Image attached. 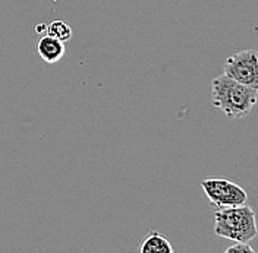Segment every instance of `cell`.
I'll return each instance as SVG.
<instances>
[{
	"instance_id": "1",
	"label": "cell",
	"mask_w": 258,
	"mask_h": 253,
	"mask_svg": "<svg viewBox=\"0 0 258 253\" xmlns=\"http://www.w3.org/2000/svg\"><path fill=\"white\" fill-rule=\"evenodd\" d=\"M211 100L225 116L230 119H243L249 116L258 101V90L232 79L226 73L211 82Z\"/></svg>"
},
{
	"instance_id": "2",
	"label": "cell",
	"mask_w": 258,
	"mask_h": 253,
	"mask_svg": "<svg viewBox=\"0 0 258 253\" xmlns=\"http://www.w3.org/2000/svg\"><path fill=\"white\" fill-rule=\"evenodd\" d=\"M214 233L232 241H249L257 236V217L246 204L216 209Z\"/></svg>"
},
{
	"instance_id": "3",
	"label": "cell",
	"mask_w": 258,
	"mask_h": 253,
	"mask_svg": "<svg viewBox=\"0 0 258 253\" xmlns=\"http://www.w3.org/2000/svg\"><path fill=\"white\" fill-rule=\"evenodd\" d=\"M201 188L216 209L242 205L246 204L248 199L246 192L239 185L220 177H211L203 180Z\"/></svg>"
},
{
	"instance_id": "4",
	"label": "cell",
	"mask_w": 258,
	"mask_h": 253,
	"mask_svg": "<svg viewBox=\"0 0 258 253\" xmlns=\"http://www.w3.org/2000/svg\"><path fill=\"white\" fill-rule=\"evenodd\" d=\"M223 73L246 87L258 90L257 50H242L229 56L223 64Z\"/></svg>"
},
{
	"instance_id": "5",
	"label": "cell",
	"mask_w": 258,
	"mask_h": 253,
	"mask_svg": "<svg viewBox=\"0 0 258 253\" xmlns=\"http://www.w3.org/2000/svg\"><path fill=\"white\" fill-rule=\"evenodd\" d=\"M38 54L40 57L46 62L51 64L59 62L64 56V43L59 41L57 38L51 37V35H44L40 38L38 41Z\"/></svg>"
},
{
	"instance_id": "6",
	"label": "cell",
	"mask_w": 258,
	"mask_h": 253,
	"mask_svg": "<svg viewBox=\"0 0 258 253\" xmlns=\"http://www.w3.org/2000/svg\"><path fill=\"white\" fill-rule=\"evenodd\" d=\"M141 253H173V246L159 233H151L141 244Z\"/></svg>"
},
{
	"instance_id": "7",
	"label": "cell",
	"mask_w": 258,
	"mask_h": 253,
	"mask_svg": "<svg viewBox=\"0 0 258 253\" xmlns=\"http://www.w3.org/2000/svg\"><path fill=\"white\" fill-rule=\"evenodd\" d=\"M47 35H51L54 38H57L59 41L66 43L72 38V28L69 24H66L62 19H54L53 22H50L47 25Z\"/></svg>"
},
{
	"instance_id": "8",
	"label": "cell",
	"mask_w": 258,
	"mask_h": 253,
	"mask_svg": "<svg viewBox=\"0 0 258 253\" xmlns=\"http://www.w3.org/2000/svg\"><path fill=\"white\" fill-rule=\"evenodd\" d=\"M226 253H254V249L249 246L248 241H235L226 249Z\"/></svg>"
},
{
	"instance_id": "9",
	"label": "cell",
	"mask_w": 258,
	"mask_h": 253,
	"mask_svg": "<svg viewBox=\"0 0 258 253\" xmlns=\"http://www.w3.org/2000/svg\"><path fill=\"white\" fill-rule=\"evenodd\" d=\"M46 30H47L46 25H38V27H37V32H38V34H40V32H44Z\"/></svg>"
}]
</instances>
